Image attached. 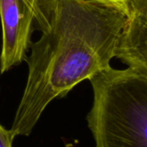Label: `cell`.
<instances>
[{"label": "cell", "instance_id": "5", "mask_svg": "<svg viewBox=\"0 0 147 147\" xmlns=\"http://www.w3.org/2000/svg\"><path fill=\"white\" fill-rule=\"evenodd\" d=\"M89 1H91L98 4L103 5L105 7L113 9L121 13L127 17V16L129 13L130 6L134 3V0H89Z\"/></svg>", "mask_w": 147, "mask_h": 147}, {"label": "cell", "instance_id": "4", "mask_svg": "<svg viewBox=\"0 0 147 147\" xmlns=\"http://www.w3.org/2000/svg\"><path fill=\"white\" fill-rule=\"evenodd\" d=\"M115 58L127 67L147 71V0H134L131 4Z\"/></svg>", "mask_w": 147, "mask_h": 147}, {"label": "cell", "instance_id": "3", "mask_svg": "<svg viewBox=\"0 0 147 147\" xmlns=\"http://www.w3.org/2000/svg\"><path fill=\"white\" fill-rule=\"evenodd\" d=\"M0 20L3 74L25 61L28 55L34 22L33 0H0Z\"/></svg>", "mask_w": 147, "mask_h": 147}, {"label": "cell", "instance_id": "1", "mask_svg": "<svg viewBox=\"0 0 147 147\" xmlns=\"http://www.w3.org/2000/svg\"><path fill=\"white\" fill-rule=\"evenodd\" d=\"M41 34L31 42L28 77L12 137L29 136L55 98L110 67L126 22L121 13L89 0H33Z\"/></svg>", "mask_w": 147, "mask_h": 147}, {"label": "cell", "instance_id": "2", "mask_svg": "<svg viewBox=\"0 0 147 147\" xmlns=\"http://www.w3.org/2000/svg\"><path fill=\"white\" fill-rule=\"evenodd\" d=\"M89 81L93 102L86 119L95 147H147V71L110 66Z\"/></svg>", "mask_w": 147, "mask_h": 147}, {"label": "cell", "instance_id": "6", "mask_svg": "<svg viewBox=\"0 0 147 147\" xmlns=\"http://www.w3.org/2000/svg\"><path fill=\"white\" fill-rule=\"evenodd\" d=\"M14 140L9 129H6L0 124V147H12Z\"/></svg>", "mask_w": 147, "mask_h": 147}]
</instances>
